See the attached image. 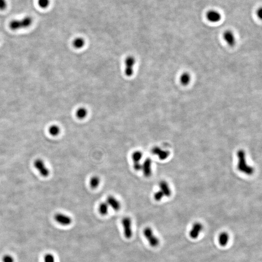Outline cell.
<instances>
[{"label":"cell","mask_w":262,"mask_h":262,"mask_svg":"<svg viewBox=\"0 0 262 262\" xmlns=\"http://www.w3.org/2000/svg\"><path fill=\"white\" fill-rule=\"evenodd\" d=\"M33 23V19L32 17L26 16L21 19H15L11 20L8 25L10 30L16 31L28 28L32 25Z\"/></svg>","instance_id":"obj_1"},{"label":"cell","mask_w":262,"mask_h":262,"mask_svg":"<svg viewBox=\"0 0 262 262\" xmlns=\"http://www.w3.org/2000/svg\"><path fill=\"white\" fill-rule=\"evenodd\" d=\"M237 155L239 159L237 165L238 170L247 175H252L254 172V169L246 163L245 151L242 150H239L237 152Z\"/></svg>","instance_id":"obj_2"},{"label":"cell","mask_w":262,"mask_h":262,"mask_svg":"<svg viewBox=\"0 0 262 262\" xmlns=\"http://www.w3.org/2000/svg\"><path fill=\"white\" fill-rule=\"evenodd\" d=\"M143 235L151 247H157L159 245V239L155 235L153 230L150 227H147L144 229Z\"/></svg>","instance_id":"obj_3"},{"label":"cell","mask_w":262,"mask_h":262,"mask_svg":"<svg viewBox=\"0 0 262 262\" xmlns=\"http://www.w3.org/2000/svg\"><path fill=\"white\" fill-rule=\"evenodd\" d=\"M121 224L123 228V233L125 237L130 239L133 236L132 222L128 217H125L121 220Z\"/></svg>","instance_id":"obj_4"},{"label":"cell","mask_w":262,"mask_h":262,"mask_svg":"<svg viewBox=\"0 0 262 262\" xmlns=\"http://www.w3.org/2000/svg\"><path fill=\"white\" fill-rule=\"evenodd\" d=\"M136 64V59L133 56H128L125 60V74L128 77H131L133 74V67Z\"/></svg>","instance_id":"obj_5"},{"label":"cell","mask_w":262,"mask_h":262,"mask_svg":"<svg viewBox=\"0 0 262 262\" xmlns=\"http://www.w3.org/2000/svg\"><path fill=\"white\" fill-rule=\"evenodd\" d=\"M34 167L39 171L42 176L47 177L50 174V171L46 167L45 164L42 160L37 159L34 162Z\"/></svg>","instance_id":"obj_6"},{"label":"cell","mask_w":262,"mask_h":262,"mask_svg":"<svg viewBox=\"0 0 262 262\" xmlns=\"http://www.w3.org/2000/svg\"><path fill=\"white\" fill-rule=\"evenodd\" d=\"M54 219L57 222L63 226H69L72 222L70 217L61 213H57L54 216Z\"/></svg>","instance_id":"obj_7"},{"label":"cell","mask_w":262,"mask_h":262,"mask_svg":"<svg viewBox=\"0 0 262 262\" xmlns=\"http://www.w3.org/2000/svg\"><path fill=\"white\" fill-rule=\"evenodd\" d=\"M151 165H152V161L150 158H146L143 162V163L142 164L141 171H142L145 177H150L151 176L152 174Z\"/></svg>","instance_id":"obj_8"},{"label":"cell","mask_w":262,"mask_h":262,"mask_svg":"<svg viewBox=\"0 0 262 262\" xmlns=\"http://www.w3.org/2000/svg\"><path fill=\"white\" fill-rule=\"evenodd\" d=\"M105 202L108 203L109 207H110L116 211H118L121 208V204L119 200L113 196H108L106 198Z\"/></svg>","instance_id":"obj_9"},{"label":"cell","mask_w":262,"mask_h":262,"mask_svg":"<svg viewBox=\"0 0 262 262\" xmlns=\"http://www.w3.org/2000/svg\"><path fill=\"white\" fill-rule=\"evenodd\" d=\"M202 229L203 226L201 223H195L189 232L190 237L193 239H197L202 231Z\"/></svg>","instance_id":"obj_10"},{"label":"cell","mask_w":262,"mask_h":262,"mask_svg":"<svg viewBox=\"0 0 262 262\" xmlns=\"http://www.w3.org/2000/svg\"><path fill=\"white\" fill-rule=\"evenodd\" d=\"M207 19L211 23H218L222 19V15L220 13L216 10H211L207 12L206 13Z\"/></svg>","instance_id":"obj_11"},{"label":"cell","mask_w":262,"mask_h":262,"mask_svg":"<svg viewBox=\"0 0 262 262\" xmlns=\"http://www.w3.org/2000/svg\"><path fill=\"white\" fill-rule=\"evenodd\" d=\"M151 152L154 154L156 155L161 160H164L168 158L170 155V152L167 150H163L158 147H154L153 148Z\"/></svg>","instance_id":"obj_12"},{"label":"cell","mask_w":262,"mask_h":262,"mask_svg":"<svg viewBox=\"0 0 262 262\" xmlns=\"http://www.w3.org/2000/svg\"><path fill=\"white\" fill-rule=\"evenodd\" d=\"M224 40H225L226 43L230 46L235 45L236 42L235 37L233 32L230 31H226L223 34Z\"/></svg>","instance_id":"obj_13"},{"label":"cell","mask_w":262,"mask_h":262,"mask_svg":"<svg viewBox=\"0 0 262 262\" xmlns=\"http://www.w3.org/2000/svg\"><path fill=\"white\" fill-rule=\"evenodd\" d=\"M160 190L163 193L164 196H170L171 194V189H170L168 184L166 181H162L159 183Z\"/></svg>","instance_id":"obj_14"},{"label":"cell","mask_w":262,"mask_h":262,"mask_svg":"<svg viewBox=\"0 0 262 262\" xmlns=\"http://www.w3.org/2000/svg\"><path fill=\"white\" fill-rule=\"evenodd\" d=\"M218 243L222 247L227 245L229 241V235L226 232H222L219 235L218 238Z\"/></svg>","instance_id":"obj_15"},{"label":"cell","mask_w":262,"mask_h":262,"mask_svg":"<svg viewBox=\"0 0 262 262\" xmlns=\"http://www.w3.org/2000/svg\"><path fill=\"white\" fill-rule=\"evenodd\" d=\"M72 45L75 49H82L85 46V40L82 37H77V38H75L73 41Z\"/></svg>","instance_id":"obj_16"},{"label":"cell","mask_w":262,"mask_h":262,"mask_svg":"<svg viewBox=\"0 0 262 262\" xmlns=\"http://www.w3.org/2000/svg\"><path fill=\"white\" fill-rule=\"evenodd\" d=\"M109 207L106 202H101L99 206V212L102 216H106L108 213Z\"/></svg>","instance_id":"obj_17"},{"label":"cell","mask_w":262,"mask_h":262,"mask_svg":"<svg viewBox=\"0 0 262 262\" xmlns=\"http://www.w3.org/2000/svg\"><path fill=\"white\" fill-rule=\"evenodd\" d=\"M101 182L100 178L98 176H93L90 179L89 185L92 189H96L99 187Z\"/></svg>","instance_id":"obj_18"},{"label":"cell","mask_w":262,"mask_h":262,"mask_svg":"<svg viewBox=\"0 0 262 262\" xmlns=\"http://www.w3.org/2000/svg\"><path fill=\"white\" fill-rule=\"evenodd\" d=\"M87 110L85 108H79L76 112V116L79 120H83L87 116Z\"/></svg>","instance_id":"obj_19"},{"label":"cell","mask_w":262,"mask_h":262,"mask_svg":"<svg viewBox=\"0 0 262 262\" xmlns=\"http://www.w3.org/2000/svg\"><path fill=\"white\" fill-rule=\"evenodd\" d=\"M180 82L182 85L187 86L188 85L191 81V77L189 74L185 72L181 75L180 78Z\"/></svg>","instance_id":"obj_20"},{"label":"cell","mask_w":262,"mask_h":262,"mask_svg":"<svg viewBox=\"0 0 262 262\" xmlns=\"http://www.w3.org/2000/svg\"><path fill=\"white\" fill-rule=\"evenodd\" d=\"M143 157V154L139 150L134 151L132 154V159L133 163L140 162V160Z\"/></svg>","instance_id":"obj_21"},{"label":"cell","mask_w":262,"mask_h":262,"mask_svg":"<svg viewBox=\"0 0 262 262\" xmlns=\"http://www.w3.org/2000/svg\"><path fill=\"white\" fill-rule=\"evenodd\" d=\"M49 132L51 136L56 137L60 133V128L57 125H53L49 127Z\"/></svg>","instance_id":"obj_22"},{"label":"cell","mask_w":262,"mask_h":262,"mask_svg":"<svg viewBox=\"0 0 262 262\" xmlns=\"http://www.w3.org/2000/svg\"><path fill=\"white\" fill-rule=\"evenodd\" d=\"M50 0H37V4L42 9H46L50 6Z\"/></svg>","instance_id":"obj_23"},{"label":"cell","mask_w":262,"mask_h":262,"mask_svg":"<svg viewBox=\"0 0 262 262\" xmlns=\"http://www.w3.org/2000/svg\"><path fill=\"white\" fill-rule=\"evenodd\" d=\"M164 196V194H163V193L160 190H159V191L155 192L154 194V199H155V201H161L162 199H163Z\"/></svg>","instance_id":"obj_24"},{"label":"cell","mask_w":262,"mask_h":262,"mask_svg":"<svg viewBox=\"0 0 262 262\" xmlns=\"http://www.w3.org/2000/svg\"><path fill=\"white\" fill-rule=\"evenodd\" d=\"M44 262H55V259L52 254H47L44 258Z\"/></svg>","instance_id":"obj_25"},{"label":"cell","mask_w":262,"mask_h":262,"mask_svg":"<svg viewBox=\"0 0 262 262\" xmlns=\"http://www.w3.org/2000/svg\"><path fill=\"white\" fill-rule=\"evenodd\" d=\"M7 7V2L6 0H0V10L3 11L6 10Z\"/></svg>","instance_id":"obj_26"},{"label":"cell","mask_w":262,"mask_h":262,"mask_svg":"<svg viewBox=\"0 0 262 262\" xmlns=\"http://www.w3.org/2000/svg\"><path fill=\"white\" fill-rule=\"evenodd\" d=\"M2 260L3 262H14L13 258L9 255H6L3 257Z\"/></svg>","instance_id":"obj_27"},{"label":"cell","mask_w":262,"mask_h":262,"mask_svg":"<svg viewBox=\"0 0 262 262\" xmlns=\"http://www.w3.org/2000/svg\"><path fill=\"white\" fill-rule=\"evenodd\" d=\"M133 169L136 171H140L142 169V164L140 162L133 163Z\"/></svg>","instance_id":"obj_28"},{"label":"cell","mask_w":262,"mask_h":262,"mask_svg":"<svg viewBox=\"0 0 262 262\" xmlns=\"http://www.w3.org/2000/svg\"><path fill=\"white\" fill-rule=\"evenodd\" d=\"M257 15L258 17L259 18L261 19L262 17V8H260L259 9H258L257 11Z\"/></svg>","instance_id":"obj_29"}]
</instances>
